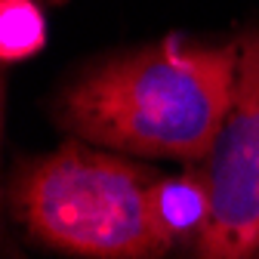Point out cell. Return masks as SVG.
I'll use <instances>...</instances> for the list:
<instances>
[{"label":"cell","mask_w":259,"mask_h":259,"mask_svg":"<svg viewBox=\"0 0 259 259\" xmlns=\"http://www.w3.org/2000/svg\"><path fill=\"white\" fill-rule=\"evenodd\" d=\"M241 47L160 44L83 71L56 102L74 139L201 164L225 126Z\"/></svg>","instance_id":"cell-1"},{"label":"cell","mask_w":259,"mask_h":259,"mask_svg":"<svg viewBox=\"0 0 259 259\" xmlns=\"http://www.w3.org/2000/svg\"><path fill=\"white\" fill-rule=\"evenodd\" d=\"M157 176L123 157L68 142L16 176L22 225L80 259H160L170 244L151 216Z\"/></svg>","instance_id":"cell-2"},{"label":"cell","mask_w":259,"mask_h":259,"mask_svg":"<svg viewBox=\"0 0 259 259\" xmlns=\"http://www.w3.org/2000/svg\"><path fill=\"white\" fill-rule=\"evenodd\" d=\"M201 164L213 213L194 259H259V31L241 40L235 105Z\"/></svg>","instance_id":"cell-3"},{"label":"cell","mask_w":259,"mask_h":259,"mask_svg":"<svg viewBox=\"0 0 259 259\" xmlns=\"http://www.w3.org/2000/svg\"><path fill=\"white\" fill-rule=\"evenodd\" d=\"M213 213V194L204 170L157 179L151 188V216L167 244H194Z\"/></svg>","instance_id":"cell-4"},{"label":"cell","mask_w":259,"mask_h":259,"mask_svg":"<svg viewBox=\"0 0 259 259\" xmlns=\"http://www.w3.org/2000/svg\"><path fill=\"white\" fill-rule=\"evenodd\" d=\"M47 40V22L34 0H4L0 4V56L4 62L28 59Z\"/></svg>","instance_id":"cell-5"}]
</instances>
